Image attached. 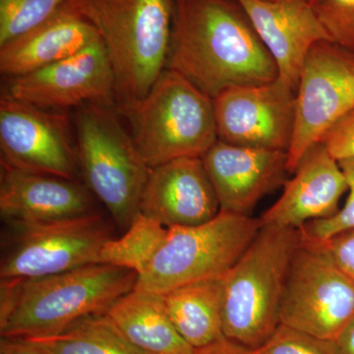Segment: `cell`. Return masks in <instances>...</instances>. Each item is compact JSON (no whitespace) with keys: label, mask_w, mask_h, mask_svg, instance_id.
Returning a JSON list of instances; mask_svg holds the SVG:
<instances>
[{"label":"cell","mask_w":354,"mask_h":354,"mask_svg":"<svg viewBox=\"0 0 354 354\" xmlns=\"http://www.w3.org/2000/svg\"><path fill=\"white\" fill-rule=\"evenodd\" d=\"M169 227L139 214L122 236L108 239L100 250L97 264L131 270L141 276L162 246Z\"/></svg>","instance_id":"23"},{"label":"cell","mask_w":354,"mask_h":354,"mask_svg":"<svg viewBox=\"0 0 354 354\" xmlns=\"http://www.w3.org/2000/svg\"><path fill=\"white\" fill-rule=\"evenodd\" d=\"M292 174L283 184L281 197L260 216L262 225L300 230L339 212L342 195L348 191V180L322 142L305 153Z\"/></svg>","instance_id":"16"},{"label":"cell","mask_w":354,"mask_h":354,"mask_svg":"<svg viewBox=\"0 0 354 354\" xmlns=\"http://www.w3.org/2000/svg\"><path fill=\"white\" fill-rule=\"evenodd\" d=\"M67 0H0V44L57 13Z\"/></svg>","instance_id":"24"},{"label":"cell","mask_w":354,"mask_h":354,"mask_svg":"<svg viewBox=\"0 0 354 354\" xmlns=\"http://www.w3.org/2000/svg\"><path fill=\"white\" fill-rule=\"evenodd\" d=\"M254 354H337L334 341L279 324L272 337Z\"/></svg>","instance_id":"27"},{"label":"cell","mask_w":354,"mask_h":354,"mask_svg":"<svg viewBox=\"0 0 354 354\" xmlns=\"http://www.w3.org/2000/svg\"><path fill=\"white\" fill-rule=\"evenodd\" d=\"M99 39L90 23L64 6L48 20L0 44V72L13 78L55 64Z\"/></svg>","instance_id":"19"},{"label":"cell","mask_w":354,"mask_h":354,"mask_svg":"<svg viewBox=\"0 0 354 354\" xmlns=\"http://www.w3.org/2000/svg\"><path fill=\"white\" fill-rule=\"evenodd\" d=\"M76 135L77 158L88 190L125 232L140 214L150 167L109 106H80Z\"/></svg>","instance_id":"6"},{"label":"cell","mask_w":354,"mask_h":354,"mask_svg":"<svg viewBox=\"0 0 354 354\" xmlns=\"http://www.w3.org/2000/svg\"><path fill=\"white\" fill-rule=\"evenodd\" d=\"M0 354H48L39 346L24 339L1 337Z\"/></svg>","instance_id":"30"},{"label":"cell","mask_w":354,"mask_h":354,"mask_svg":"<svg viewBox=\"0 0 354 354\" xmlns=\"http://www.w3.org/2000/svg\"><path fill=\"white\" fill-rule=\"evenodd\" d=\"M106 315L128 341L146 354H193L179 335L160 293L132 290L111 305Z\"/></svg>","instance_id":"20"},{"label":"cell","mask_w":354,"mask_h":354,"mask_svg":"<svg viewBox=\"0 0 354 354\" xmlns=\"http://www.w3.org/2000/svg\"><path fill=\"white\" fill-rule=\"evenodd\" d=\"M322 143L337 162L354 158V111L330 128Z\"/></svg>","instance_id":"28"},{"label":"cell","mask_w":354,"mask_h":354,"mask_svg":"<svg viewBox=\"0 0 354 354\" xmlns=\"http://www.w3.org/2000/svg\"><path fill=\"white\" fill-rule=\"evenodd\" d=\"M265 48L279 77L297 91L300 72L315 44L330 41L313 7L304 0H237Z\"/></svg>","instance_id":"17"},{"label":"cell","mask_w":354,"mask_h":354,"mask_svg":"<svg viewBox=\"0 0 354 354\" xmlns=\"http://www.w3.org/2000/svg\"><path fill=\"white\" fill-rule=\"evenodd\" d=\"M334 342L337 354H354V317Z\"/></svg>","instance_id":"32"},{"label":"cell","mask_w":354,"mask_h":354,"mask_svg":"<svg viewBox=\"0 0 354 354\" xmlns=\"http://www.w3.org/2000/svg\"><path fill=\"white\" fill-rule=\"evenodd\" d=\"M304 1H306L307 3L310 4V6H313L316 2L319 1V0H304Z\"/></svg>","instance_id":"33"},{"label":"cell","mask_w":354,"mask_h":354,"mask_svg":"<svg viewBox=\"0 0 354 354\" xmlns=\"http://www.w3.org/2000/svg\"><path fill=\"white\" fill-rule=\"evenodd\" d=\"M6 94L50 111L85 104L111 106L116 95L115 79L99 38L72 57L9 78Z\"/></svg>","instance_id":"13"},{"label":"cell","mask_w":354,"mask_h":354,"mask_svg":"<svg viewBox=\"0 0 354 354\" xmlns=\"http://www.w3.org/2000/svg\"><path fill=\"white\" fill-rule=\"evenodd\" d=\"M353 317L354 281L325 243L300 234L281 300V324L335 341Z\"/></svg>","instance_id":"8"},{"label":"cell","mask_w":354,"mask_h":354,"mask_svg":"<svg viewBox=\"0 0 354 354\" xmlns=\"http://www.w3.org/2000/svg\"><path fill=\"white\" fill-rule=\"evenodd\" d=\"M261 227L260 218L221 211L201 225L169 227L167 239L134 288L162 295L188 283L223 279Z\"/></svg>","instance_id":"7"},{"label":"cell","mask_w":354,"mask_h":354,"mask_svg":"<svg viewBox=\"0 0 354 354\" xmlns=\"http://www.w3.org/2000/svg\"><path fill=\"white\" fill-rule=\"evenodd\" d=\"M137 279L131 270L91 264L41 278L1 279V337H48L106 314L134 290Z\"/></svg>","instance_id":"2"},{"label":"cell","mask_w":354,"mask_h":354,"mask_svg":"<svg viewBox=\"0 0 354 354\" xmlns=\"http://www.w3.org/2000/svg\"><path fill=\"white\" fill-rule=\"evenodd\" d=\"M221 211L250 216L265 196L286 181L288 156L281 151L232 145L218 140L202 158Z\"/></svg>","instance_id":"14"},{"label":"cell","mask_w":354,"mask_h":354,"mask_svg":"<svg viewBox=\"0 0 354 354\" xmlns=\"http://www.w3.org/2000/svg\"><path fill=\"white\" fill-rule=\"evenodd\" d=\"M339 164L348 180V196L334 216L310 221L300 228V234L311 241L325 243L337 235L354 230V158L341 160Z\"/></svg>","instance_id":"25"},{"label":"cell","mask_w":354,"mask_h":354,"mask_svg":"<svg viewBox=\"0 0 354 354\" xmlns=\"http://www.w3.org/2000/svg\"><path fill=\"white\" fill-rule=\"evenodd\" d=\"M172 324L192 348H205L225 337L223 279H207L162 293Z\"/></svg>","instance_id":"21"},{"label":"cell","mask_w":354,"mask_h":354,"mask_svg":"<svg viewBox=\"0 0 354 354\" xmlns=\"http://www.w3.org/2000/svg\"><path fill=\"white\" fill-rule=\"evenodd\" d=\"M220 203L202 158H183L151 169L140 213L165 227H193L213 220Z\"/></svg>","instance_id":"15"},{"label":"cell","mask_w":354,"mask_h":354,"mask_svg":"<svg viewBox=\"0 0 354 354\" xmlns=\"http://www.w3.org/2000/svg\"><path fill=\"white\" fill-rule=\"evenodd\" d=\"M167 68L212 99L279 78L274 58L237 0H174Z\"/></svg>","instance_id":"1"},{"label":"cell","mask_w":354,"mask_h":354,"mask_svg":"<svg viewBox=\"0 0 354 354\" xmlns=\"http://www.w3.org/2000/svg\"><path fill=\"white\" fill-rule=\"evenodd\" d=\"M218 140L232 145L288 152L295 132L297 91L281 78L236 86L213 99Z\"/></svg>","instance_id":"11"},{"label":"cell","mask_w":354,"mask_h":354,"mask_svg":"<svg viewBox=\"0 0 354 354\" xmlns=\"http://www.w3.org/2000/svg\"><path fill=\"white\" fill-rule=\"evenodd\" d=\"M64 6L95 28L124 106L145 97L167 65L174 0H67Z\"/></svg>","instance_id":"3"},{"label":"cell","mask_w":354,"mask_h":354,"mask_svg":"<svg viewBox=\"0 0 354 354\" xmlns=\"http://www.w3.org/2000/svg\"><path fill=\"white\" fill-rule=\"evenodd\" d=\"M354 111V55L330 41L310 50L297 88L295 132L288 171L312 147L321 143L337 121Z\"/></svg>","instance_id":"10"},{"label":"cell","mask_w":354,"mask_h":354,"mask_svg":"<svg viewBox=\"0 0 354 354\" xmlns=\"http://www.w3.org/2000/svg\"><path fill=\"white\" fill-rule=\"evenodd\" d=\"M12 234L0 264V279H35L97 264L111 239L100 214L34 225H10Z\"/></svg>","instance_id":"9"},{"label":"cell","mask_w":354,"mask_h":354,"mask_svg":"<svg viewBox=\"0 0 354 354\" xmlns=\"http://www.w3.org/2000/svg\"><path fill=\"white\" fill-rule=\"evenodd\" d=\"M325 244L335 263L354 281V230L337 235Z\"/></svg>","instance_id":"29"},{"label":"cell","mask_w":354,"mask_h":354,"mask_svg":"<svg viewBox=\"0 0 354 354\" xmlns=\"http://www.w3.org/2000/svg\"><path fill=\"white\" fill-rule=\"evenodd\" d=\"M132 138L150 169L183 158H203L218 141L213 99L165 68L145 97L125 106Z\"/></svg>","instance_id":"5"},{"label":"cell","mask_w":354,"mask_h":354,"mask_svg":"<svg viewBox=\"0 0 354 354\" xmlns=\"http://www.w3.org/2000/svg\"><path fill=\"white\" fill-rule=\"evenodd\" d=\"M299 230L265 225L223 279V332L249 349L279 327L286 279Z\"/></svg>","instance_id":"4"},{"label":"cell","mask_w":354,"mask_h":354,"mask_svg":"<svg viewBox=\"0 0 354 354\" xmlns=\"http://www.w3.org/2000/svg\"><path fill=\"white\" fill-rule=\"evenodd\" d=\"M1 162L21 169L76 180L77 151L64 113L17 101L0 99Z\"/></svg>","instance_id":"12"},{"label":"cell","mask_w":354,"mask_h":354,"mask_svg":"<svg viewBox=\"0 0 354 354\" xmlns=\"http://www.w3.org/2000/svg\"><path fill=\"white\" fill-rule=\"evenodd\" d=\"M93 212L90 193L76 180L1 162L0 213L9 225L53 223Z\"/></svg>","instance_id":"18"},{"label":"cell","mask_w":354,"mask_h":354,"mask_svg":"<svg viewBox=\"0 0 354 354\" xmlns=\"http://www.w3.org/2000/svg\"><path fill=\"white\" fill-rule=\"evenodd\" d=\"M24 339L48 354H146L128 341L106 314L88 317L59 334Z\"/></svg>","instance_id":"22"},{"label":"cell","mask_w":354,"mask_h":354,"mask_svg":"<svg viewBox=\"0 0 354 354\" xmlns=\"http://www.w3.org/2000/svg\"><path fill=\"white\" fill-rule=\"evenodd\" d=\"M193 354H254L252 349L223 337L205 348L195 349Z\"/></svg>","instance_id":"31"},{"label":"cell","mask_w":354,"mask_h":354,"mask_svg":"<svg viewBox=\"0 0 354 354\" xmlns=\"http://www.w3.org/2000/svg\"><path fill=\"white\" fill-rule=\"evenodd\" d=\"M312 7L330 43L354 55V0H319Z\"/></svg>","instance_id":"26"}]
</instances>
